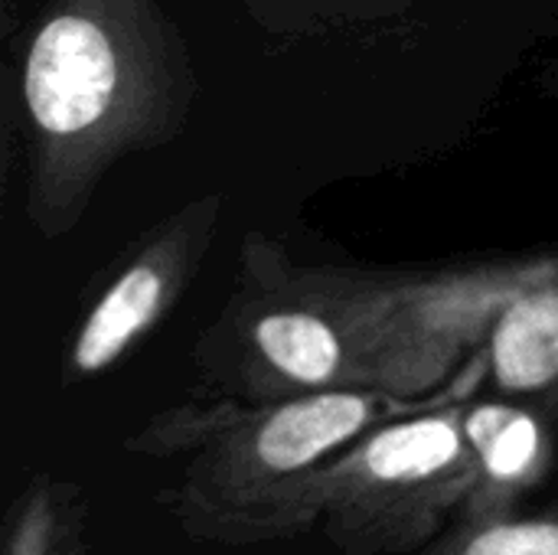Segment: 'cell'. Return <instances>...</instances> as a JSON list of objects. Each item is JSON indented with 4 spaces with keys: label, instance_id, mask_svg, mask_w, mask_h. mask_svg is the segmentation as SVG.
<instances>
[{
    "label": "cell",
    "instance_id": "1",
    "mask_svg": "<svg viewBox=\"0 0 558 555\" xmlns=\"http://www.w3.org/2000/svg\"><path fill=\"white\" fill-rule=\"evenodd\" d=\"M193 92L183 36L157 0H56L23 59L33 226L69 232L114 160L183 128Z\"/></svg>",
    "mask_w": 558,
    "mask_h": 555
},
{
    "label": "cell",
    "instance_id": "2",
    "mask_svg": "<svg viewBox=\"0 0 558 555\" xmlns=\"http://www.w3.org/2000/svg\"><path fill=\"white\" fill-rule=\"evenodd\" d=\"M216 219V200L199 203L167 222L160 236L105 288L72 347L78 373H98L111 366L144 330H150L163 311L183 291L199 249L209 242Z\"/></svg>",
    "mask_w": 558,
    "mask_h": 555
},
{
    "label": "cell",
    "instance_id": "3",
    "mask_svg": "<svg viewBox=\"0 0 558 555\" xmlns=\"http://www.w3.org/2000/svg\"><path fill=\"white\" fill-rule=\"evenodd\" d=\"M490 360L497 383L533 393L558 379V268H543L517 291L494 327Z\"/></svg>",
    "mask_w": 558,
    "mask_h": 555
},
{
    "label": "cell",
    "instance_id": "4",
    "mask_svg": "<svg viewBox=\"0 0 558 555\" xmlns=\"http://www.w3.org/2000/svg\"><path fill=\"white\" fill-rule=\"evenodd\" d=\"M369 419V402L350 393H324L278 409L258 432V458L271 471H298L353 438Z\"/></svg>",
    "mask_w": 558,
    "mask_h": 555
},
{
    "label": "cell",
    "instance_id": "5",
    "mask_svg": "<svg viewBox=\"0 0 558 555\" xmlns=\"http://www.w3.org/2000/svg\"><path fill=\"white\" fill-rule=\"evenodd\" d=\"M284 307H268L252 327L258 353L288 379L317 386L337 376L343 363L340 330L317 311L307 307V294L294 291Z\"/></svg>",
    "mask_w": 558,
    "mask_h": 555
},
{
    "label": "cell",
    "instance_id": "6",
    "mask_svg": "<svg viewBox=\"0 0 558 555\" xmlns=\"http://www.w3.org/2000/svg\"><path fill=\"white\" fill-rule=\"evenodd\" d=\"M461 451V435L445 419H418L379 432L366 448V468L379 481H412L448 468Z\"/></svg>",
    "mask_w": 558,
    "mask_h": 555
},
{
    "label": "cell",
    "instance_id": "7",
    "mask_svg": "<svg viewBox=\"0 0 558 555\" xmlns=\"http://www.w3.org/2000/svg\"><path fill=\"white\" fill-rule=\"evenodd\" d=\"M468 438L484 458L494 478H520L536 451H539V429L526 412L507 406H481L468 419Z\"/></svg>",
    "mask_w": 558,
    "mask_h": 555
},
{
    "label": "cell",
    "instance_id": "8",
    "mask_svg": "<svg viewBox=\"0 0 558 555\" xmlns=\"http://www.w3.org/2000/svg\"><path fill=\"white\" fill-rule=\"evenodd\" d=\"M258 16L275 23H324V20H350L386 10L402 0H248Z\"/></svg>",
    "mask_w": 558,
    "mask_h": 555
},
{
    "label": "cell",
    "instance_id": "9",
    "mask_svg": "<svg viewBox=\"0 0 558 555\" xmlns=\"http://www.w3.org/2000/svg\"><path fill=\"white\" fill-rule=\"evenodd\" d=\"M468 555H558V523L497 527L471 543Z\"/></svg>",
    "mask_w": 558,
    "mask_h": 555
}]
</instances>
